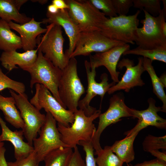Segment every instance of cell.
<instances>
[{"mask_svg":"<svg viewBox=\"0 0 166 166\" xmlns=\"http://www.w3.org/2000/svg\"><path fill=\"white\" fill-rule=\"evenodd\" d=\"M74 113V120L71 125L66 126L57 123V126L62 142L73 149L80 141H92L96 130L93 122L101 111L97 110L92 115L87 116L83 110L78 109Z\"/></svg>","mask_w":166,"mask_h":166,"instance_id":"1","label":"cell"},{"mask_svg":"<svg viewBox=\"0 0 166 166\" xmlns=\"http://www.w3.org/2000/svg\"><path fill=\"white\" fill-rule=\"evenodd\" d=\"M38 52L37 57L34 64L23 70L28 72L30 75V88L32 89L35 84L43 85L50 91L56 100L66 109L61 102L58 93V87L62 70L45 58L39 49H38Z\"/></svg>","mask_w":166,"mask_h":166,"instance_id":"2","label":"cell"},{"mask_svg":"<svg viewBox=\"0 0 166 166\" xmlns=\"http://www.w3.org/2000/svg\"><path fill=\"white\" fill-rule=\"evenodd\" d=\"M77 65L75 57L69 59L62 70L58 87V94L61 102L68 110L73 113L78 110L80 98L85 92L78 75Z\"/></svg>","mask_w":166,"mask_h":166,"instance_id":"3","label":"cell"},{"mask_svg":"<svg viewBox=\"0 0 166 166\" xmlns=\"http://www.w3.org/2000/svg\"><path fill=\"white\" fill-rule=\"evenodd\" d=\"M69 14L80 32L100 31L108 18L89 0H65Z\"/></svg>","mask_w":166,"mask_h":166,"instance_id":"4","label":"cell"},{"mask_svg":"<svg viewBox=\"0 0 166 166\" xmlns=\"http://www.w3.org/2000/svg\"><path fill=\"white\" fill-rule=\"evenodd\" d=\"M47 31L42 36L37 38L38 49L44 56L56 66L62 70L67 64L69 59L63 51L65 41L62 28L54 23L46 26Z\"/></svg>","mask_w":166,"mask_h":166,"instance_id":"5","label":"cell"},{"mask_svg":"<svg viewBox=\"0 0 166 166\" xmlns=\"http://www.w3.org/2000/svg\"><path fill=\"white\" fill-rule=\"evenodd\" d=\"M137 10L134 14L108 18L100 26V33L107 38L125 44H135V34L139 25Z\"/></svg>","mask_w":166,"mask_h":166,"instance_id":"6","label":"cell"},{"mask_svg":"<svg viewBox=\"0 0 166 166\" xmlns=\"http://www.w3.org/2000/svg\"><path fill=\"white\" fill-rule=\"evenodd\" d=\"M143 10L144 18L140 21L142 27L138 28L136 30L135 40L136 44L138 47L146 49H166V36L161 28L162 19L165 17L162 9L159 14L156 17Z\"/></svg>","mask_w":166,"mask_h":166,"instance_id":"7","label":"cell"},{"mask_svg":"<svg viewBox=\"0 0 166 166\" xmlns=\"http://www.w3.org/2000/svg\"><path fill=\"white\" fill-rule=\"evenodd\" d=\"M11 96L15 100L20 111L24 125L22 129L27 142L33 146L34 140L37 137L45 120V115L31 103L25 93L17 94L9 89Z\"/></svg>","mask_w":166,"mask_h":166,"instance_id":"8","label":"cell"},{"mask_svg":"<svg viewBox=\"0 0 166 166\" xmlns=\"http://www.w3.org/2000/svg\"><path fill=\"white\" fill-rule=\"evenodd\" d=\"M38 133L39 137L34 140L33 145L39 163L52 151L60 147H69L62 141L57 121L49 112L46 113L45 122Z\"/></svg>","mask_w":166,"mask_h":166,"instance_id":"9","label":"cell"},{"mask_svg":"<svg viewBox=\"0 0 166 166\" xmlns=\"http://www.w3.org/2000/svg\"><path fill=\"white\" fill-rule=\"evenodd\" d=\"M35 92L30 102L39 110L43 109L49 113L57 123L66 126H70L74 120V113L64 108L44 85H35Z\"/></svg>","mask_w":166,"mask_h":166,"instance_id":"10","label":"cell"},{"mask_svg":"<svg viewBox=\"0 0 166 166\" xmlns=\"http://www.w3.org/2000/svg\"><path fill=\"white\" fill-rule=\"evenodd\" d=\"M130 108L125 104L123 94L119 93L112 97L109 100L108 109L99 117L98 125L91 142L94 154L102 149L100 143L101 135L104 129L110 124L115 123L122 117H132Z\"/></svg>","mask_w":166,"mask_h":166,"instance_id":"11","label":"cell"},{"mask_svg":"<svg viewBox=\"0 0 166 166\" xmlns=\"http://www.w3.org/2000/svg\"><path fill=\"white\" fill-rule=\"evenodd\" d=\"M125 44L109 39L99 31L81 32L76 43L75 49L69 59L80 55L88 56L92 52L102 53L115 46Z\"/></svg>","mask_w":166,"mask_h":166,"instance_id":"12","label":"cell"},{"mask_svg":"<svg viewBox=\"0 0 166 166\" xmlns=\"http://www.w3.org/2000/svg\"><path fill=\"white\" fill-rule=\"evenodd\" d=\"M88 82V87L86 95L78 103L79 109L83 110L85 115L90 116L92 115L97 110L96 108L89 105L92 99L97 95L99 96L101 101L109 89L114 85L116 83L113 82L109 83L107 74L102 73L101 77V81L99 83L96 82L95 78L96 70L95 67L90 66L89 62L87 60L85 61Z\"/></svg>","mask_w":166,"mask_h":166,"instance_id":"13","label":"cell"},{"mask_svg":"<svg viewBox=\"0 0 166 166\" xmlns=\"http://www.w3.org/2000/svg\"><path fill=\"white\" fill-rule=\"evenodd\" d=\"M143 58L142 57L138 58V63L136 65H135L132 60L128 58H123L118 62L117 67L121 69L125 67L126 70L121 80L109 89L108 94H111L121 90L127 93L134 87L142 86L145 84L141 77L145 71L143 65Z\"/></svg>","mask_w":166,"mask_h":166,"instance_id":"14","label":"cell"},{"mask_svg":"<svg viewBox=\"0 0 166 166\" xmlns=\"http://www.w3.org/2000/svg\"><path fill=\"white\" fill-rule=\"evenodd\" d=\"M148 108L141 110L130 109L132 117L137 118L138 122L135 126L131 130L124 133L126 136L134 134H138L142 129L149 126L157 128L166 129V120L160 116L157 113L162 111L161 107L156 105V101L152 98L148 99Z\"/></svg>","mask_w":166,"mask_h":166,"instance_id":"15","label":"cell"},{"mask_svg":"<svg viewBox=\"0 0 166 166\" xmlns=\"http://www.w3.org/2000/svg\"><path fill=\"white\" fill-rule=\"evenodd\" d=\"M130 48V45L125 44L115 46L104 52L96 53L93 55H90V65L96 68L104 66L109 71L113 82L118 83L119 81L118 77L120 72L117 71V65L121 55Z\"/></svg>","mask_w":166,"mask_h":166,"instance_id":"16","label":"cell"},{"mask_svg":"<svg viewBox=\"0 0 166 166\" xmlns=\"http://www.w3.org/2000/svg\"><path fill=\"white\" fill-rule=\"evenodd\" d=\"M46 18L42 20V23H54L63 28L69 41V47L65 53L69 59L74 51L76 43L80 32L70 18L67 9L59 10L55 14H52L47 11Z\"/></svg>","mask_w":166,"mask_h":166,"instance_id":"17","label":"cell"},{"mask_svg":"<svg viewBox=\"0 0 166 166\" xmlns=\"http://www.w3.org/2000/svg\"><path fill=\"white\" fill-rule=\"evenodd\" d=\"M41 22L36 21L33 18L29 22L21 24L11 21L8 22L11 29L17 32L20 35L22 48L25 51L34 49L37 44V38L45 33L47 28L41 27Z\"/></svg>","mask_w":166,"mask_h":166,"instance_id":"18","label":"cell"},{"mask_svg":"<svg viewBox=\"0 0 166 166\" xmlns=\"http://www.w3.org/2000/svg\"><path fill=\"white\" fill-rule=\"evenodd\" d=\"M0 125L2 129L0 140L10 142L14 147V156L16 160L26 157L34 151L33 146L24 140L22 130L12 131L7 126L0 115Z\"/></svg>","mask_w":166,"mask_h":166,"instance_id":"19","label":"cell"},{"mask_svg":"<svg viewBox=\"0 0 166 166\" xmlns=\"http://www.w3.org/2000/svg\"><path fill=\"white\" fill-rule=\"evenodd\" d=\"M38 49L27 51L22 53L16 50L3 51L0 57L1 63L9 71L18 68L17 65L23 70L31 66L37 57Z\"/></svg>","mask_w":166,"mask_h":166,"instance_id":"20","label":"cell"},{"mask_svg":"<svg viewBox=\"0 0 166 166\" xmlns=\"http://www.w3.org/2000/svg\"><path fill=\"white\" fill-rule=\"evenodd\" d=\"M0 110L7 122L15 128H23L24 123L13 97H5L0 94Z\"/></svg>","mask_w":166,"mask_h":166,"instance_id":"21","label":"cell"},{"mask_svg":"<svg viewBox=\"0 0 166 166\" xmlns=\"http://www.w3.org/2000/svg\"><path fill=\"white\" fill-rule=\"evenodd\" d=\"M22 48L20 37L11 30L8 23L0 19V49L4 51H15Z\"/></svg>","mask_w":166,"mask_h":166,"instance_id":"22","label":"cell"},{"mask_svg":"<svg viewBox=\"0 0 166 166\" xmlns=\"http://www.w3.org/2000/svg\"><path fill=\"white\" fill-rule=\"evenodd\" d=\"M138 134L126 136L124 139L117 140L110 146L112 152L124 162L127 164L135 158L133 143Z\"/></svg>","mask_w":166,"mask_h":166,"instance_id":"23","label":"cell"},{"mask_svg":"<svg viewBox=\"0 0 166 166\" xmlns=\"http://www.w3.org/2000/svg\"><path fill=\"white\" fill-rule=\"evenodd\" d=\"M0 17L8 23L14 21L21 24L27 22L31 19L20 13L11 0H0Z\"/></svg>","mask_w":166,"mask_h":166,"instance_id":"24","label":"cell"},{"mask_svg":"<svg viewBox=\"0 0 166 166\" xmlns=\"http://www.w3.org/2000/svg\"><path fill=\"white\" fill-rule=\"evenodd\" d=\"M143 57V66L145 71L148 72L151 78L153 92L163 103L161 107L162 112L166 113V95L164 89V87L159 77L157 76L152 65V62L149 59Z\"/></svg>","mask_w":166,"mask_h":166,"instance_id":"25","label":"cell"},{"mask_svg":"<svg viewBox=\"0 0 166 166\" xmlns=\"http://www.w3.org/2000/svg\"><path fill=\"white\" fill-rule=\"evenodd\" d=\"M73 150L69 147H62L48 154L44 160L45 166H68Z\"/></svg>","mask_w":166,"mask_h":166,"instance_id":"26","label":"cell"},{"mask_svg":"<svg viewBox=\"0 0 166 166\" xmlns=\"http://www.w3.org/2000/svg\"><path fill=\"white\" fill-rule=\"evenodd\" d=\"M97 166H123L124 162L111 150L110 146L105 147L95 154Z\"/></svg>","mask_w":166,"mask_h":166,"instance_id":"27","label":"cell"},{"mask_svg":"<svg viewBox=\"0 0 166 166\" xmlns=\"http://www.w3.org/2000/svg\"><path fill=\"white\" fill-rule=\"evenodd\" d=\"M134 54L140 55L150 59L152 62L156 60L166 62V49L160 48L153 49H146L138 46L134 49L125 51L123 55Z\"/></svg>","mask_w":166,"mask_h":166,"instance_id":"28","label":"cell"},{"mask_svg":"<svg viewBox=\"0 0 166 166\" xmlns=\"http://www.w3.org/2000/svg\"><path fill=\"white\" fill-rule=\"evenodd\" d=\"M161 0H133L134 7L139 9L140 11L144 10L153 17H157L161 9Z\"/></svg>","mask_w":166,"mask_h":166,"instance_id":"29","label":"cell"},{"mask_svg":"<svg viewBox=\"0 0 166 166\" xmlns=\"http://www.w3.org/2000/svg\"><path fill=\"white\" fill-rule=\"evenodd\" d=\"M143 150L146 152L161 149L164 151L166 150V135L156 136L148 135L142 142Z\"/></svg>","mask_w":166,"mask_h":166,"instance_id":"30","label":"cell"},{"mask_svg":"<svg viewBox=\"0 0 166 166\" xmlns=\"http://www.w3.org/2000/svg\"><path fill=\"white\" fill-rule=\"evenodd\" d=\"M6 89L14 91L18 94L25 93L26 87L22 82L12 80L3 72L0 67V92Z\"/></svg>","mask_w":166,"mask_h":166,"instance_id":"31","label":"cell"},{"mask_svg":"<svg viewBox=\"0 0 166 166\" xmlns=\"http://www.w3.org/2000/svg\"><path fill=\"white\" fill-rule=\"evenodd\" d=\"M92 4L98 10H101L109 18L117 16L112 0H89Z\"/></svg>","mask_w":166,"mask_h":166,"instance_id":"32","label":"cell"},{"mask_svg":"<svg viewBox=\"0 0 166 166\" xmlns=\"http://www.w3.org/2000/svg\"><path fill=\"white\" fill-rule=\"evenodd\" d=\"M79 145L82 147L85 152V166H97L94 156V150L91 141H80Z\"/></svg>","mask_w":166,"mask_h":166,"instance_id":"33","label":"cell"},{"mask_svg":"<svg viewBox=\"0 0 166 166\" xmlns=\"http://www.w3.org/2000/svg\"><path fill=\"white\" fill-rule=\"evenodd\" d=\"M117 14L126 15L130 8L133 6V0H112Z\"/></svg>","mask_w":166,"mask_h":166,"instance_id":"34","label":"cell"},{"mask_svg":"<svg viewBox=\"0 0 166 166\" xmlns=\"http://www.w3.org/2000/svg\"><path fill=\"white\" fill-rule=\"evenodd\" d=\"M39 163L34 151L26 157L7 162L8 166H38Z\"/></svg>","mask_w":166,"mask_h":166,"instance_id":"35","label":"cell"},{"mask_svg":"<svg viewBox=\"0 0 166 166\" xmlns=\"http://www.w3.org/2000/svg\"><path fill=\"white\" fill-rule=\"evenodd\" d=\"M73 152L68 166H85L77 146L73 148Z\"/></svg>","mask_w":166,"mask_h":166,"instance_id":"36","label":"cell"},{"mask_svg":"<svg viewBox=\"0 0 166 166\" xmlns=\"http://www.w3.org/2000/svg\"><path fill=\"white\" fill-rule=\"evenodd\" d=\"M127 166H166V162L161 161L156 158L137 163L133 165L127 164Z\"/></svg>","mask_w":166,"mask_h":166,"instance_id":"37","label":"cell"},{"mask_svg":"<svg viewBox=\"0 0 166 166\" xmlns=\"http://www.w3.org/2000/svg\"><path fill=\"white\" fill-rule=\"evenodd\" d=\"M149 152L151 154L156 157V159L159 160L166 162V152H161L159 150H155L150 151Z\"/></svg>","mask_w":166,"mask_h":166,"instance_id":"38","label":"cell"},{"mask_svg":"<svg viewBox=\"0 0 166 166\" xmlns=\"http://www.w3.org/2000/svg\"><path fill=\"white\" fill-rule=\"evenodd\" d=\"M52 2L59 10L68 9V6L64 0H53Z\"/></svg>","mask_w":166,"mask_h":166,"instance_id":"39","label":"cell"},{"mask_svg":"<svg viewBox=\"0 0 166 166\" xmlns=\"http://www.w3.org/2000/svg\"><path fill=\"white\" fill-rule=\"evenodd\" d=\"M6 151L4 146L0 149V166H8L5 156Z\"/></svg>","mask_w":166,"mask_h":166,"instance_id":"40","label":"cell"},{"mask_svg":"<svg viewBox=\"0 0 166 166\" xmlns=\"http://www.w3.org/2000/svg\"><path fill=\"white\" fill-rule=\"evenodd\" d=\"M12 1L17 8L19 10L22 6L26 2L27 0H11Z\"/></svg>","mask_w":166,"mask_h":166,"instance_id":"41","label":"cell"},{"mask_svg":"<svg viewBox=\"0 0 166 166\" xmlns=\"http://www.w3.org/2000/svg\"><path fill=\"white\" fill-rule=\"evenodd\" d=\"M59 10L52 4L49 5L47 7V12L52 14H54L57 13Z\"/></svg>","mask_w":166,"mask_h":166,"instance_id":"42","label":"cell"},{"mask_svg":"<svg viewBox=\"0 0 166 166\" xmlns=\"http://www.w3.org/2000/svg\"><path fill=\"white\" fill-rule=\"evenodd\" d=\"M160 79L164 85V87H166V73H164L161 75L160 77Z\"/></svg>","mask_w":166,"mask_h":166,"instance_id":"43","label":"cell"},{"mask_svg":"<svg viewBox=\"0 0 166 166\" xmlns=\"http://www.w3.org/2000/svg\"><path fill=\"white\" fill-rule=\"evenodd\" d=\"M163 3L164 7L163 9H162L164 15L166 18V1L165 0H161Z\"/></svg>","mask_w":166,"mask_h":166,"instance_id":"44","label":"cell"},{"mask_svg":"<svg viewBox=\"0 0 166 166\" xmlns=\"http://www.w3.org/2000/svg\"><path fill=\"white\" fill-rule=\"evenodd\" d=\"M33 2H38L41 4H45L48 1L47 0H31Z\"/></svg>","mask_w":166,"mask_h":166,"instance_id":"45","label":"cell"},{"mask_svg":"<svg viewBox=\"0 0 166 166\" xmlns=\"http://www.w3.org/2000/svg\"><path fill=\"white\" fill-rule=\"evenodd\" d=\"M4 145V143L3 142H2L0 140V149L3 147Z\"/></svg>","mask_w":166,"mask_h":166,"instance_id":"46","label":"cell"}]
</instances>
